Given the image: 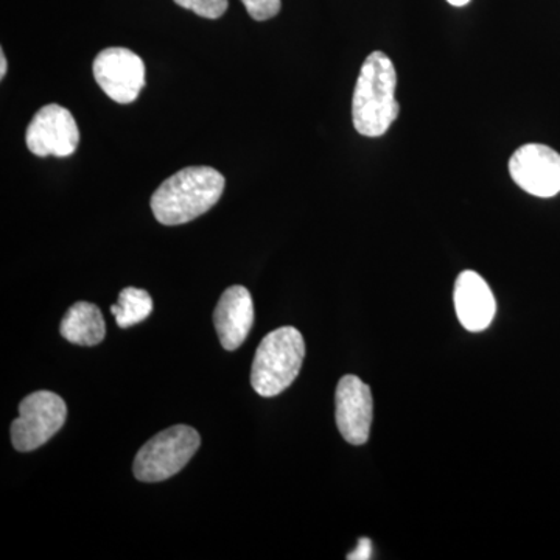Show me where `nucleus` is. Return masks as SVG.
<instances>
[{"label": "nucleus", "mask_w": 560, "mask_h": 560, "mask_svg": "<svg viewBox=\"0 0 560 560\" xmlns=\"http://www.w3.org/2000/svg\"><path fill=\"white\" fill-rule=\"evenodd\" d=\"M396 66L383 51H372L361 66L352 98V121L366 138H382L399 117Z\"/></svg>", "instance_id": "f257e3e1"}, {"label": "nucleus", "mask_w": 560, "mask_h": 560, "mask_svg": "<svg viewBox=\"0 0 560 560\" xmlns=\"http://www.w3.org/2000/svg\"><path fill=\"white\" fill-rule=\"evenodd\" d=\"M224 184V176L215 168H183L158 187L151 197V210L165 226L189 223L219 202Z\"/></svg>", "instance_id": "f03ea898"}, {"label": "nucleus", "mask_w": 560, "mask_h": 560, "mask_svg": "<svg viewBox=\"0 0 560 560\" xmlns=\"http://www.w3.org/2000/svg\"><path fill=\"white\" fill-rule=\"evenodd\" d=\"M305 342L294 327H280L261 340L250 371V385L261 397H275L296 381L304 363Z\"/></svg>", "instance_id": "7ed1b4c3"}, {"label": "nucleus", "mask_w": 560, "mask_h": 560, "mask_svg": "<svg viewBox=\"0 0 560 560\" xmlns=\"http://www.w3.org/2000/svg\"><path fill=\"white\" fill-rule=\"evenodd\" d=\"M198 431L187 425H175L161 431L140 448L135 459V477L143 482L168 480L194 458L200 448Z\"/></svg>", "instance_id": "20e7f679"}, {"label": "nucleus", "mask_w": 560, "mask_h": 560, "mask_svg": "<svg viewBox=\"0 0 560 560\" xmlns=\"http://www.w3.org/2000/svg\"><path fill=\"white\" fill-rule=\"evenodd\" d=\"M68 407L58 394L36 390L20 404V418L11 423V442L18 452H32L49 442L65 425Z\"/></svg>", "instance_id": "39448f33"}, {"label": "nucleus", "mask_w": 560, "mask_h": 560, "mask_svg": "<svg viewBox=\"0 0 560 560\" xmlns=\"http://www.w3.org/2000/svg\"><path fill=\"white\" fill-rule=\"evenodd\" d=\"M94 79L102 91L116 103L127 105L145 88V65L135 51L124 47L102 50L92 65Z\"/></svg>", "instance_id": "423d86ee"}, {"label": "nucleus", "mask_w": 560, "mask_h": 560, "mask_svg": "<svg viewBox=\"0 0 560 560\" xmlns=\"http://www.w3.org/2000/svg\"><path fill=\"white\" fill-rule=\"evenodd\" d=\"M25 142L36 156L68 158L75 153L79 147V125L69 109L50 103L33 117L25 135Z\"/></svg>", "instance_id": "0eeeda50"}, {"label": "nucleus", "mask_w": 560, "mask_h": 560, "mask_svg": "<svg viewBox=\"0 0 560 560\" xmlns=\"http://www.w3.org/2000/svg\"><path fill=\"white\" fill-rule=\"evenodd\" d=\"M511 178L533 197L560 194V154L541 143H526L510 160Z\"/></svg>", "instance_id": "6e6552de"}, {"label": "nucleus", "mask_w": 560, "mask_h": 560, "mask_svg": "<svg viewBox=\"0 0 560 560\" xmlns=\"http://www.w3.org/2000/svg\"><path fill=\"white\" fill-rule=\"evenodd\" d=\"M335 405L341 436L352 445H363L370 440L374 408L370 386L355 375H345L338 383Z\"/></svg>", "instance_id": "1a4fd4ad"}, {"label": "nucleus", "mask_w": 560, "mask_h": 560, "mask_svg": "<svg viewBox=\"0 0 560 560\" xmlns=\"http://www.w3.org/2000/svg\"><path fill=\"white\" fill-rule=\"evenodd\" d=\"M455 311L464 329L481 331L488 329L497 313V301L492 290L478 272L463 271L453 291Z\"/></svg>", "instance_id": "9d476101"}, {"label": "nucleus", "mask_w": 560, "mask_h": 560, "mask_svg": "<svg viewBox=\"0 0 560 560\" xmlns=\"http://www.w3.org/2000/svg\"><path fill=\"white\" fill-rule=\"evenodd\" d=\"M217 334L226 350H237L245 342L254 324V302L248 289L230 287L213 313Z\"/></svg>", "instance_id": "9b49d317"}, {"label": "nucleus", "mask_w": 560, "mask_h": 560, "mask_svg": "<svg viewBox=\"0 0 560 560\" xmlns=\"http://www.w3.org/2000/svg\"><path fill=\"white\" fill-rule=\"evenodd\" d=\"M61 337L72 345L97 346L106 337L101 308L91 302H77L66 313L60 326Z\"/></svg>", "instance_id": "f8f14e48"}, {"label": "nucleus", "mask_w": 560, "mask_h": 560, "mask_svg": "<svg viewBox=\"0 0 560 560\" xmlns=\"http://www.w3.org/2000/svg\"><path fill=\"white\" fill-rule=\"evenodd\" d=\"M153 312V300L145 290L128 287L119 294V304L110 305V313L116 316L120 329L136 326L145 320Z\"/></svg>", "instance_id": "ddd939ff"}, {"label": "nucleus", "mask_w": 560, "mask_h": 560, "mask_svg": "<svg viewBox=\"0 0 560 560\" xmlns=\"http://www.w3.org/2000/svg\"><path fill=\"white\" fill-rule=\"evenodd\" d=\"M175 3L206 20H219L230 5L228 0H175Z\"/></svg>", "instance_id": "4468645a"}, {"label": "nucleus", "mask_w": 560, "mask_h": 560, "mask_svg": "<svg viewBox=\"0 0 560 560\" xmlns=\"http://www.w3.org/2000/svg\"><path fill=\"white\" fill-rule=\"evenodd\" d=\"M242 3L254 21L272 20L282 9L280 0H242Z\"/></svg>", "instance_id": "2eb2a0df"}, {"label": "nucleus", "mask_w": 560, "mask_h": 560, "mask_svg": "<svg viewBox=\"0 0 560 560\" xmlns=\"http://www.w3.org/2000/svg\"><path fill=\"white\" fill-rule=\"evenodd\" d=\"M372 558V544L370 539H360L355 551L350 552L349 560H368Z\"/></svg>", "instance_id": "dca6fc26"}, {"label": "nucleus", "mask_w": 560, "mask_h": 560, "mask_svg": "<svg viewBox=\"0 0 560 560\" xmlns=\"http://www.w3.org/2000/svg\"><path fill=\"white\" fill-rule=\"evenodd\" d=\"M7 73V58L5 54H3V50H0V79H3Z\"/></svg>", "instance_id": "f3484780"}, {"label": "nucleus", "mask_w": 560, "mask_h": 560, "mask_svg": "<svg viewBox=\"0 0 560 560\" xmlns=\"http://www.w3.org/2000/svg\"><path fill=\"white\" fill-rule=\"evenodd\" d=\"M447 2L453 7H466L470 0H447Z\"/></svg>", "instance_id": "a211bd4d"}]
</instances>
